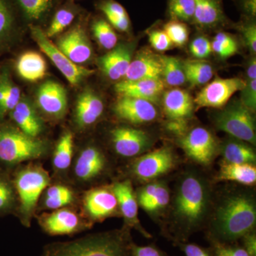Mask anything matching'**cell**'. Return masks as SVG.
<instances>
[{
    "mask_svg": "<svg viewBox=\"0 0 256 256\" xmlns=\"http://www.w3.org/2000/svg\"><path fill=\"white\" fill-rule=\"evenodd\" d=\"M104 110L100 96L90 88H86L78 96L74 112L76 124L80 128H86L98 120Z\"/></svg>",
    "mask_w": 256,
    "mask_h": 256,
    "instance_id": "22",
    "label": "cell"
},
{
    "mask_svg": "<svg viewBox=\"0 0 256 256\" xmlns=\"http://www.w3.org/2000/svg\"><path fill=\"white\" fill-rule=\"evenodd\" d=\"M74 200L73 192H69L66 194L56 197H48L45 198L44 205L50 210H57L68 206Z\"/></svg>",
    "mask_w": 256,
    "mask_h": 256,
    "instance_id": "47",
    "label": "cell"
},
{
    "mask_svg": "<svg viewBox=\"0 0 256 256\" xmlns=\"http://www.w3.org/2000/svg\"><path fill=\"white\" fill-rule=\"evenodd\" d=\"M242 33L246 45L252 54L256 52V24L255 18L242 15V20L236 24Z\"/></svg>",
    "mask_w": 256,
    "mask_h": 256,
    "instance_id": "39",
    "label": "cell"
},
{
    "mask_svg": "<svg viewBox=\"0 0 256 256\" xmlns=\"http://www.w3.org/2000/svg\"><path fill=\"white\" fill-rule=\"evenodd\" d=\"M162 106L168 119H188L193 114L194 102L188 92L173 88L163 94Z\"/></svg>",
    "mask_w": 256,
    "mask_h": 256,
    "instance_id": "26",
    "label": "cell"
},
{
    "mask_svg": "<svg viewBox=\"0 0 256 256\" xmlns=\"http://www.w3.org/2000/svg\"><path fill=\"white\" fill-rule=\"evenodd\" d=\"M190 52L195 60H206L212 54V44L206 36H197L190 44Z\"/></svg>",
    "mask_w": 256,
    "mask_h": 256,
    "instance_id": "41",
    "label": "cell"
},
{
    "mask_svg": "<svg viewBox=\"0 0 256 256\" xmlns=\"http://www.w3.org/2000/svg\"><path fill=\"white\" fill-rule=\"evenodd\" d=\"M164 87L161 79L121 80L114 86V92L119 97L136 98L156 104L162 96Z\"/></svg>",
    "mask_w": 256,
    "mask_h": 256,
    "instance_id": "19",
    "label": "cell"
},
{
    "mask_svg": "<svg viewBox=\"0 0 256 256\" xmlns=\"http://www.w3.org/2000/svg\"><path fill=\"white\" fill-rule=\"evenodd\" d=\"M162 80L164 85L178 88L186 82L184 70L183 62L180 58L170 56H162Z\"/></svg>",
    "mask_w": 256,
    "mask_h": 256,
    "instance_id": "33",
    "label": "cell"
},
{
    "mask_svg": "<svg viewBox=\"0 0 256 256\" xmlns=\"http://www.w3.org/2000/svg\"><path fill=\"white\" fill-rule=\"evenodd\" d=\"M214 40L218 42L222 46L232 50L234 53L236 54L238 50V44L232 35L226 32H218L214 36Z\"/></svg>",
    "mask_w": 256,
    "mask_h": 256,
    "instance_id": "52",
    "label": "cell"
},
{
    "mask_svg": "<svg viewBox=\"0 0 256 256\" xmlns=\"http://www.w3.org/2000/svg\"><path fill=\"white\" fill-rule=\"evenodd\" d=\"M160 184L161 182H160L149 183L141 188L138 192L137 196H136L138 205L142 206L146 202H149L152 198V196L156 194V191L159 188Z\"/></svg>",
    "mask_w": 256,
    "mask_h": 256,
    "instance_id": "48",
    "label": "cell"
},
{
    "mask_svg": "<svg viewBox=\"0 0 256 256\" xmlns=\"http://www.w3.org/2000/svg\"><path fill=\"white\" fill-rule=\"evenodd\" d=\"M105 18L110 23L111 26L120 32H127L130 28L131 23L129 15L120 16L116 15L106 14L104 15Z\"/></svg>",
    "mask_w": 256,
    "mask_h": 256,
    "instance_id": "49",
    "label": "cell"
},
{
    "mask_svg": "<svg viewBox=\"0 0 256 256\" xmlns=\"http://www.w3.org/2000/svg\"><path fill=\"white\" fill-rule=\"evenodd\" d=\"M165 128L173 136L180 138H182L188 132V119H168Z\"/></svg>",
    "mask_w": 256,
    "mask_h": 256,
    "instance_id": "46",
    "label": "cell"
},
{
    "mask_svg": "<svg viewBox=\"0 0 256 256\" xmlns=\"http://www.w3.org/2000/svg\"><path fill=\"white\" fill-rule=\"evenodd\" d=\"M132 246L127 232L114 230L54 242L45 248L42 256H132Z\"/></svg>",
    "mask_w": 256,
    "mask_h": 256,
    "instance_id": "3",
    "label": "cell"
},
{
    "mask_svg": "<svg viewBox=\"0 0 256 256\" xmlns=\"http://www.w3.org/2000/svg\"><path fill=\"white\" fill-rule=\"evenodd\" d=\"M176 164L174 152L170 146H162L140 156L132 166L133 174L142 181H152L169 172Z\"/></svg>",
    "mask_w": 256,
    "mask_h": 256,
    "instance_id": "9",
    "label": "cell"
},
{
    "mask_svg": "<svg viewBox=\"0 0 256 256\" xmlns=\"http://www.w3.org/2000/svg\"><path fill=\"white\" fill-rule=\"evenodd\" d=\"M162 74V58L151 50H141L131 60L122 80L161 79Z\"/></svg>",
    "mask_w": 256,
    "mask_h": 256,
    "instance_id": "20",
    "label": "cell"
},
{
    "mask_svg": "<svg viewBox=\"0 0 256 256\" xmlns=\"http://www.w3.org/2000/svg\"><path fill=\"white\" fill-rule=\"evenodd\" d=\"M12 80L11 70L8 66L0 67V124H2L4 117L3 116V106L8 95L10 82Z\"/></svg>",
    "mask_w": 256,
    "mask_h": 256,
    "instance_id": "42",
    "label": "cell"
},
{
    "mask_svg": "<svg viewBox=\"0 0 256 256\" xmlns=\"http://www.w3.org/2000/svg\"><path fill=\"white\" fill-rule=\"evenodd\" d=\"M70 1H74V0H70Z\"/></svg>",
    "mask_w": 256,
    "mask_h": 256,
    "instance_id": "58",
    "label": "cell"
},
{
    "mask_svg": "<svg viewBox=\"0 0 256 256\" xmlns=\"http://www.w3.org/2000/svg\"><path fill=\"white\" fill-rule=\"evenodd\" d=\"M244 250L250 256H256V234L254 230L249 232L242 238Z\"/></svg>",
    "mask_w": 256,
    "mask_h": 256,
    "instance_id": "54",
    "label": "cell"
},
{
    "mask_svg": "<svg viewBox=\"0 0 256 256\" xmlns=\"http://www.w3.org/2000/svg\"><path fill=\"white\" fill-rule=\"evenodd\" d=\"M56 46L76 65L89 63L94 57L92 43L80 20L58 35Z\"/></svg>",
    "mask_w": 256,
    "mask_h": 256,
    "instance_id": "8",
    "label": "cell"
},
{
    "mask_svg": "<svg viewBox=\"0 0 256 256\" xmlns=\"http://www.w3.org/2000/svg\"><path fill=\"white\" fill-rule=\"evenodd\" d=\"M32 38L36 42L42 52L47 56L54 64L60 73L63 74L70 85L76 86L88 77L90 76L95 70L85 68L73 63L46 36L44 30L40 26H30Z\"/></svg>",
    "mask_w": 256,
    "mask_h": 256,
    "instance_id": "7",
    "label": "cell"
},
{
    "mask_svg": "<svg viewBox=\"0 0 256 256\" xmlns=\"http://www.w3.org/2000/svg\"><path fill=\"white\" fill-rule=\"evenodd\" d=\"M170 193L166 184L161 182L156 194L149 202L141 206L146 212L156 214L160 210H164L169 204Z\"/></svg>",
    "mask_w": 256,
    "mask_h": 256,
    "instance_id": "38",
    "label": "cell"
},
{
    "mask_svg": "<svg viewBox=\"0 0 256 256\" xmlns=\"http://www.w3.org/2000/svg\"><path fill=\"white\" fill-rule=\"evenodd\" d=\"M15 68L24 80L36 82L46 76L47 65L46 60L40 53L28 50L18 56Z\"/></svg>",
    "mask_w": 256,
    "mask_h": 256,
    "instance_id": "28",
    "label": "cell"
},
{
    "mask_svg": "<svg viewBox=\"0 0 256 256\" xmlns=\"http://www.w3.org/2000/svg\"><path fill=\"white\" fill-rule=\"evenodd\" d=\"M196 0H168V12L170 20L192 23Z\"/></svg>",
    "mask_w": 256,
    "mask_h": 256,
    "instance_id": "36",
    "label": "cell"
},
{
    "mask_svg": "<svg viewBox=\"0 0 256 256\" xmlns=\"http://www.w3.org/2000/svg\"><path fill=\"white\" fill-rule=\"evenodd\" d=\"M9 116L18 129L30 137L37 138L43 131V121L28 98L22 96L20 102Z\"/></svg>",
    "mask_w": 256,
    "mask_h": 256,
    "instance_id": "23",
    "label": "cell"
},
{
    "mask_svg": "<svg viewBox=\"0 0 256 256\" xmlns=\"http://www.w3.org/2000/svg\"><path fill=\"white\" fill-rule=\"evenodd\" d=\"M50 182L48 173L41 166H26L16 173L14 186L18 194L24 225L30 226L40 195Z\"/></svg>",
    "mask_w": 256,
    "mask_h": 256,
    "instance_id": "5",
    "label": "cell"
},
{
    "mask_svg": "<svg viewBox=\"0 0 256 256\" xmlns=\"http://www.w3.org/2000/svg\"><path fill=\"white\" fill-rule=\"evenodd\" d=\"M112 190L117 198L119 210L124 216L126 224L129 226L137 229L146 238H151L150 234L142 228L138 220V202L130 182L126 180L116 183Z\"/></svg>",
    "mask_w": 256,
    "mask_h": 256,
    "instance_id": "21",
    "label": "cell"
},
{
    "mask_svg": "<svg viewBox=\"0 0 256 256\" xmlns=\"http://www.w3.org/2000/svg\"><path fill=\"white\" fill-rule=\"evenodd\" d=\"M151 46L158 52H166L171 48L172 44L163 30H152L148 34Z\"/></svg>",
    "mask_w": 256,
    "mask_h": 256,
    "instance_id": "43",
    "label": "cell"
},
{
    "mask_svg": "<svg viewBox=\"0 0 256 256\" xmlns=\"http://www.w3.org/2000/svg\"><path fill=\"white\" fill-rule=\"evenodd\" d=\"M210 44H212V52H214L220 58H227L236 54L232 50L222 46L220 44L215 41V40H213V42H210Z\"/></svg>",
    "mask_w": 256,
    "mask_h": 256,
    "instance_id": "55",
    "label": "cell"
},
{
    "mask_svg": "<svg viewBox=\"0 0 256 256\" xmlns=\"http://www.w3.org/2000/svg\"><path fill=\"white\" fill-rule=\"evenodd\" d=\"M84 206L90 220L98 222L114 216L120 210L112 188H96L88 192L84 198Z\"/></svg>",
    "mask_w": 256,
    "mask_h": 256,
    "instance_id": "17",
    "label": "cell"
},
{
    "mask_svg": "<svg viewBox=\"0 0 256 256\" xmlns=\"http://www.w3.org/2000/svg\"><path fill=\"white\" fill-rule=\"evenodd\" d=\"M36 104L40 110L52 119H60L68 108L65 88L54 80H46L37 88Z\"/></svg>",
    "mask_w": 256,
    "mask_h": 256,
    "instance_id": "13",
    "label": "cell"
},
{
    "mask_svg": "<svg viewBox=\"0 0 256 256\" xmlns=\"http://www.w3.org/2000/svg\"><path fill=\"white\" fill-rule=\"evenodd\" d=\"M134 50V44L116 45L110 52L98 58L99 68L111 80L118 82L124 79L132 60Z\"/></svg>",
    "mask_w": 256,
    "mask_h": 256,
    "instance_id": "18",
    "label": "cell"
},
{
    "mask_svg": "<svg viewBox=\"0 0 256 256\" xmlns=\"http://www.w3.org/2000/svg\"><path fill=\"white\" fill-rule=\"evenodd\" d=\"M20 18L10 0H0V54L14 45L20 31Z\"/></svg>",
    "mask_w": 256,
    "mask_h": 256,
    "instance_id": "25",
    "label": "cell"
},
{
    "mask_svg": "<svg viewBox=\"0 0 256 256\" xmlns=\"http://www.w3.org/2000/svg\"><path fill=\"white\" fill-rule=\"evenodd\" d=\"M240 102L252 112L256 108V79L247 80L244 88L240 90Z\"/></svg>",
    "mask_w": 256,
    "mask_h": 256,
    "instance_id": "44",
    "label": "cell"
},
{
    "mask_svg": "<svg viewBox=\"0 0 256 256\" xmlns=\"http://www.w3.org/2000/svg\"><path fill=\"white\" fill-rule=\"evenodd\" d=\"M210 192L200 174L188 172L178 182L172 203L175 235L185 239L201 228L210 210Z\"/></svg>",
    "mask_w": 256,
    "mask_h": 256,
    "instance_id": "1",
    "label": "cell"
},
{
    "mask_svg": "<svg viewBox=\"0 0 256 256\" xmlns=\"http://www.w3.org/2000/svg\"><path fill=\"white\" fill-rule=\"evenodd\" d=\"M106 165L104 153L96 146H87L79 154L74 166V172L79 180L90 181L104 172Z\"/></svg>",
    "mask_w": 256,
    "mask_h": 256,
    "instance_id": "27",
    "label": "cell"
},
{
    "mask_svg": "<svg viewBox=\"0 0 256 256\" xmlns=\"http://www.w3.org/2000/svg\"><path fill=\"white\" fill-rule=\"evenodd\" d=\"M183 66L186 82L192 86L205 85L214 76L213 67L204 60H186Z\"/></svg>",
    "mask_w": 256,
    "mask_h": 256,
    "instance_id": "32",
    "label": "cell"
},
{
    "mask_svg": "<svg viewBox=\"0 0 256 256\" xmlns=\"http://www.w3.org/2000/svg\"><path fill=\"white\" fill-rule=\"evenodd\" d=\"M178 246L181 247L186 256H214L213 252H208L196 244L180 242Z\"/></svg>",
    "mask_w": 256,
    "mask_h": 256,
    "instance_id": "51",
    "label": "cell"
},
{
    "mask_svg": "<svg viewBox=\"0 0 256 256\" xmlns=\"http://www.w3.org/2000/svg\"><path fill=\"white\" fill-rule=\"evenodd\" d=\"M14 186L8 178L0 176V214L10 210L14 202Z\"/></svg>",
    "mask_w": 256,
    "mask_h": 256,
    "instance_id": "40",
    "label": "cell"
},
{
    "mask_svg": "<svg viewBox=\"0 0 256 256\" xmlns=\"http://www.w3.org/2000/svg\"><path fill=\"white\" fill-rule=\"evenodd\" d=\"M42 228L50 236H65L78 233L88 228V224L73 210L60 208L46 214L40 218Z\"/></svg>",
    "mask_w": 256,
    "mask_h": 256,
    "instance_id": "15",
    "label": "cell"
},
{
    "mask_svg": "<svg viewBox=\"0 0 256 256\" xmlns=\"http://www.w3.org/2000/svg\"><path fill=\"white\" fill-rule=\"evenodd\" d=\"M256 223L254 195L235 192L226 196L216 208L208 236L213 244H230L254 230Z\"/></svg>",
    "mask_w": 256,
    "mask_h": 256,
    "instance_id": "2",
    "label": "cell"
},
{
    "mask_svg": "<svg viewBox=\"0 0 256 256\" xmlns=\"http://www.w3.org/2000/svg\"><path fill=\"white\" fill-rule=\"evenodd\" d=\"M242 15L249 18H256V0H234Z\"/></svg>",
    "mask_w": 256,
    "mask_h": 256,
    "instance_id": "53",
    "label": "cell"
},
{
    "mask_svg": "<svg viewBox=\"0 0 256 256\" xmlns=\"http://www.w3.org/2000/svg\"><path fill=\"white\" fill-rule=\"evenodd\" d=\"M114 111L118 118L132 124L153 122L158 116L156 104L136 98L118 97L114 102Z\"/></svg>",
    "mask_w": 256,
    "mask_h": 256,
    "instance_id": "14",
    "label": "cell"
},
{
    "mask_svg": "<svg viewBox=\"0 0 256 256\" xmlns=\"http://www.w3.org/2000/svg\"><path fill=\"white\" fill-rule=\"evenodd\" d=\"M114 151L124 158H132L146 152L152 144L150 136L144 130L131 127H118L111 131Z\"/></svg>",
    "mask_w": 256,
    "mask_h": 256,
    "instance_id": "12",
    "label": "cell"
},
{
    "mask_svg": "<svg viewBox=\"0 0 256 256\" xmlns=\"http://www.w3.org/2000/svg\"><path fill=\"white\" fill-rule=\"evenodd\" d=\"M22 22L40 26L50 22L62 0H10Z\"/></svg>",
    "mask_w": 256,
    "mask_h": 256,
    "instance_id": "16",
    "label": "cell"
},
{
    "mask_svg": "<svg viewBox=\"0 0 256 256\" xmlns=\"http://www.w3.org/2000/svg\"><path fill=\"white\" fill-rule=\"evenodd\" d=\"M74 136L70 131H66L57 143L54 154L53 164L60 171L68 169L73 156Z\"/></svg>",
    "mask_w": 256,
    "mask_h": 256,
    "instance_id": "34",
    "label": "cell"
},
{
    "mask_svg": "<svg viewBox=\"0 0 256 256\" xmlns=\"http://www.w3.org/2000/svg\"><path fill=\"white\" fill-rule=\"evenodd\" d=\"M227 23L222 0H196L192 24L200 30H208L220 28Z\"/></svg>",
    "mask_w": 256,
    "mask_h": 256,
    "instance_id": "24",
    "label": "cell"
},
{
    "mask_svg": "<svg viewBox=\"0 0 256 256\" xmlns=\"http://www.w3.org/2000/svg\"><path fill=\"white\" fill-rule=\"evenodd\" d=\"M224 161L234 164H252L256 162V154L249 143L232 138L222 144Z\"/></svg>",
    "mask_w": 256,
    "mask_h": 256,
    "instance_id": "30",
    "label": "cell"
},
{
    "mask_svg": "<svg viewBox=\"0 0 256 256\" xmlns=\"http://www.w3.org/2000/svg\"><path fill=\"white\" fill-rule=\"evenodd\" d=\"M215 124L220 130L232 138L255 146V118L254 112L242 105L240 100H234L226 106L215 118Z\"/></svg>",
    "mask_w": 256,
    "mask_h": 256,
    "instance_id": "6",
    "label": "cell"
},
{
    "mask_svg": "<svg viewBox=\"0 0 256 256\" xmlns=\"http://www.w3.org/2000/svg\"><path fill=\"white\" fill-rule=\"evenodd\" d=\"M178 143L185 154L197 163L208 165L216 154V141L206 128L197 127L180 138Z\"/></svg>",
    "mask_w": 256,
    "mask_h": 256,
    "instance_id": "11",
    "label": "cell"
},
{
    "mask_svg": "<svg viewBox=\"0 0 256 256\" xmlns=\"http://www.w3.org/2000/svg\"><path fill=\"white\" fill-rule=\"evenodd\" d=\"M246 80L240 78H216L208 82L194 99L198 108H220L226 106L236 92H240Z\"/></svg>",
    "mask_w": 256,
    "mask_h": 256,
    "instance_id": "10",
    "label": "cell"
},
{
    "mask_svg": "<svg viewBox=\"0 0 256 256\" xmlns=\"http://www.w3.org/2000/svg\"><path fill=\"white\" fill-rule=\"evenodd\" d=\"M72 192L70 188H67V186H64V185H54V186H50L47 190L46 198L62 196V195L66 194Z\"/></svg>",
    "mask_w": 256,
    "mask_h": 256,
    "instance_id": "56",
    "label": "cell"
},
{
    "mask_svg": "<svg viewBox=\"0 0 256 256\" xmlns=\"http://www.w3.org/2000/svg\"><path fill=\"white\" fill-rule=\"evenodd\" d=\"M213 254L214 256H250L244 248L230 244H214Z\"/></svg>",
    "mask_w": 256,
    "mask_h": 256,
    "instance_id": "45",
    "label": "cell"
},
{
    "mask_svg": "<svg viewBox=\"0 0 256 256\" xmlns=\"http://www.w3.org/2000/svg\"><path fill=\"white\" fill-rule=\"evenodd\" d=\"M82 12V8L70 0L60 5L50 18L48 28L44 30L46 36L50 38L62 34L73 25Z\"/></svg>",
    "mask_w": 256,
    "mask_h": 256,
    "instance_id": "29",
    "label": "cell"
},
{
    "mask_svg": "<svg viewBox=\"0 0 256 256\" xmlns=\"http://www.w3.org/2000/svg\"><path fill=\"white\" fill-rule=\"evenodd\" d=\"M46 144L37 138H32L21 130L0 124V162L14 165L41 158Z\"/></svg>",
    "mask_w": 256,
    "mask_h": 256,
    "instance_id": "4",
    "label": "cell"
},
{
    "mask_svg": "<svg viewBox=\"0 0 256 256\" xmlns=\"http://www.w3.org/2000/svg\"><path fill=\"white\" fill-rule=\"evenodd\" d=\"M90 26L96 41L102 48L111 50L118 44L117 34L105 18L100 16L94 18Z\"/></svg>",
    "mask_w": 256,
    "mask_h": 256,
    "instance_id": "35",
    "label": "cell"
},
{
    "mask_svg": "<svg viewBox=\"0 0 256 256\" xmlns=\"http://www.w3.org/2000/svg\"><path fill=\"white\" fill-rule=\"evenodd\" d=\"M217 178L232 181L244 185H252L256 182V168L252 164H234L223 162Z\"/></svg>",
    "mask_w": 256,
    "mask_h": 256,
    "instance_id": "31",
    "label": "cell"
},
{
    "mask_svg": "<svg viewBox=\"0 0 256 256\" xmlns=\"http://www.w3.org/2000/svg\"><path fill=\"white\" fill-rule=\"evenodd\" d=\"M131 256H169L166 255L162 250H160L154 246H139L132 244L131 248Z\"/></svg>",
    "mask_w": 256,
    "mask_h": 256,
    "instance_id": "50",
    "label": "cell"
},
{
    "mask_svg": "<svg viewBox=\"0 0 256 256\" xmlns=\"http://www.w3.org/2000/svg\"><path fill=\"white\" fill-rule=\"evenodd\" d=\"M163 30L166 34L172 44L175 46L182 47L188 41L190 31L186 23L178 20H170L163 26Z\"/></svg>",
    "mask_w": 256,
    "mask_h": 256,
    "instance_id": "37",
    "label": "cell"
},
{
    "mask_svg": "<svg viewBox=\"0 0 256 256\" xmlns=\"http://www.w3.org/2000/svg\"><path fill=\"white\" fill-rule=\"evenodd\" d=\"M246 78L244 79L246 82L256 79V60L255 56L252 57L250 60L248 62L247 66L246 68Z\"/></svg>",
    "mask_w": 256,
    "mask_h": 256,
    "instance_id": "57",
    "label": "cell"
}]
</instances>
